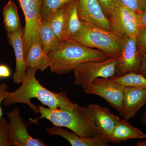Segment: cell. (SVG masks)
Returning <instances> with one entry per match:
<instances>
[{
  "instance_id": "cell-1",
  "label": "cell",
  "mask_w": 146,
  "mask_h": 146,
  "mask_svg": "<svg viewBox=\"0 0 146 146\" xmlns=\"http://www.w3.org/2000/svg\"><path fill=\"white\" fill-rule=\"evenodd\" d=\"M36 71L34 68H27L21 86L16 91L9 92L3 101L4 106L25 104L36 115L39 113V107L31 102V99H36L50 108L71 109L74 107L75 104L70 101L65 92H53L42 86L36 78Z\"/></svg>"
},
{
  "instance_id": "cell-2",
  "label": "cell",
  "mask_w": 146,
  "mask_h": 146,
  "mask_svg": "<svg viewBox=\"0 0 146 146\" xmlns=\"http://www.w3.org/2000/svg\"><path fill=\"white\" fill-rule=\"evenodd\" d=\"M40 117L30 119V124L37 123L41 119L49 120L53 125L65 127L85 138H91L100 134L94 122L89 108L75 104L71 109H52L39 105Z\"/></svg>"
},
{
  "instance_id": "cell-3",
  "label": "cell",
  "mask_w": 146,
  "mask_h": 146,
  "mask_svg": "<svg viewBox=\"0 0 146 146\" xmlns=\"http://www.w3.org/2000/svg\"><path fill=\"white\" fill-rule=\"evenodd\" d=\"M48 55L51 72L58 75L69 74L84 62L102 61L110 58L102 51L85 46L71 39L63 42L58 49Z\"/></svg>"
},
{
  "instance_id": "cell-4",
  "label": "cell",
  "mask_w": 146,
  "mask_h": 146,
  "mask_svg": "<svg viewBox=\"0 0 146 146\" xmlns=\"http://www.w3.org/2000/svg\"><path fill=\"white\" fill-rule=\"evenodd\" d=\"M81 21V29L71 39L85 46L102 51L110 57H119L122 48L123 36Z\"/></svg>"
},
{
  "instance_id": "cell-5",
  "label": "cell",
  "mask_w": 146,
  "mask_h": 146,
  "mask_svg": "<svg viewBox=\"0 0 146 146\" xmlns=\"http://www.w3.org/2000/svg\"><path fill=\"white\" fill-rule=\"evenodd\" d=\"M118 57H110L102 61H90L80 64L73 71L74 84L83 88L98 78H111L116 74Z\"/></svg>"
},
{
  "instance_id": "cell-6",
  "label": "cell",
  "mask_w": 146,
  "mask_h": 146,
  "mask_svg": "<svg viewBox=\"0 0 146 146\" xmlns=\"http://www.w3.org/2000/svg\"><path fill=\"white\" fill-rule=\"evenodd\" d=\"M112 31L120 36H137L139 26L136 12L115 0L108 16Z\"/></svg>"
},
{
  "instance_id": "cell-7",
  "label": "cell",
  "mask_w": 146,
  "mask_h": 146,
  "mask_svg": "<svg viewBox=\"0 0 146 146\" xmlns=\"http://www.w3.org/2000/svg\"><path fill=\"white\" fill-rule=\"evenodd\" d=\"M25 19L23 41L24 54L26 56L31 46L35 42H41L40 29L42 0H18Z\"/></svg>"
},
{
  "instance_id": "cell-8",
  "label": "cell",
  "mask_w": 146,
  "mask_h": 146,
  "mask_svg": "<svg viewBox=\"0 0 146 146\" xmlns=\"http://www.w3.org/2000/svg\"><path fill=\"white\" fill-rule=\"evenodd\" d=\"M123 37L122 48L118 57L116 74L113 77L129 72L138 73L145 53L138 43L137 36Z\"/></svg>"
},
{
  "instance_id": "cell-9",
  "label": "cell",
  "mask_w": 146,
  "mask_h": 146,
  "mask_svg": "<svg viewBox=\"0 0 146 146\" xmlns=\"http://www.w3.org/2000/svg\"><path fill=\"white\" fill-rule=\"evenodd\" d=\"M124 87L110 78H98L83 89L86 94L96 95L104 99L120 116H122Z\"/></svg>"
},
{
  "instance_id": "cell-10",
  "label": "cell",
  "mask_w": 146,
  "mask_h": 146,
  "mask_svg": "<svg viewBox=\"0 0 146 146\" xmlns=\"http://www.w3.org/2000/svg\"><path fill=\"white\" fill-rule=\"evenodd\" d=\"M9 125V146H45L46 144L29 134L27 126L21 117L20 109L15 108L7 113Z\"/></svg>"
},
{
  "instance_id": "cell-11",
  "label": "cell",
  "mask_w": 146,
  "mask_h": 146,
  "mask_svg": "<svg viewBox=\"0 0 146 146\" xmlns=\"http://www.w3.org/2000/svg\"><path fill=\"white\" fill-rule=\"evenodd\" d=\"M78 13L81 21L108 31H112L109 19L97 0H79Z\"/></svg>"
},
{
  "instance_id": "cell-12",
  "label": "cell",
  "mask_w": 146,
  "mask_h": 146,
  "mask_svg": "<svg viewBox=\"0 0 146 146\" xmlns=\"http://www.w3.org/2000/svg\"><path fill=\"white\" fill-rule=\"evenodd\" d=\"M88 107L100 133L108 142L120 118L112 114L108 108L99 105L92 104Z\"/></svg>"
},
{
  "instance_id": "cell-13",
  "label": "cell",
  "mask_w": 146,
  "mask_h": 146,
  "mask_svg": "<svg viewBox=\"0 0 146 146\" xmlns=\"http://www.w3.org/2000/svg\"><path fill=\"white\" fill-rule=\"evenodd\" d=\"M146 104V89L125 86L123 103L124 119L128 120L136 116Z\"/></svg>"
},
{
  "instance_id": "cell-14",
  "label": "cell",
  "mask_w": 146,
  "mask_h": 146,
  "mask_svg": "<svg viewBox=\"0 0 146 146\" xmlns=\"http://www.w3.org/2000/svg\"><path fill=\"white\" fill-rule=\"evenodd\" d=\"M25 28L22 27L13 33H7L9 42L13 47L16 58V69L13 73V82L22 83L26 72L27 68L24 54L23 35Z\"/></svg>"
},
{
  "instance_id": "cell-15",
  "label": "cell",
  "mask_w": 146,
  "mask_h": 146,
  "mask_svg": "<svg viewBox=\"0 0 146 146\" xmlns=\"http://www.w3.org/2000/svg\"><path fill=\"white\" fill-rule=\"evenodd\" d=\"M46 130L50 135H58L65 138L72 146H109V142L101 134L92 138H83L67 129L54 125L46 128Z\"/></svg>"
},
{
  "instance_id": "cell-16",
  "label": "cell",
  "mask_w": 146,
  "mask_h": 146,
  "mask_svg": "<svg viewBox=\"0 0 146 146\" xmlns=\"http://www.w3.org/2000/svg\"><path fill=\"white\" fill-rule=\"evenodd\" d=\"M124 119L120 120L114 129L108 142L115 144L131 139L146 138V134Z\"/></svg>"
},
{
  "instance_id": "cell-17",
  "label": "cell",
  "mask_w": 146,
  "mask_h": 146,
  "mask_svg": "<svg viewBox=\"0 0 146 146\" xmlns=\"http://www.w3.org/2000/svg\"><path fill=\"white\" fill-rule=\"evenodd\" d=\"M25 61L27 68H34L42 72L49 68L51 65L49 58L44 52L39 42L32 44L25 58Z\"/></svg>"
},
{
  "instance_id": "cell-18",
  "label": "cell",
  "mask_w": 146,
  "mask_h": 146,
  "mask_svg": "<svg viewBox=\"0 0 146 146\" xmlns=\"http://www.w3.org/2000/svg\"><path fill=\"white\" fill-rule=\"evenodd\" d=\"M79 0H74L66 5L64 42L71 39L80 29L82 22L78 13Z\"/></svg>"
},
{
  "instance_id": "cell-19",
  "label": "cell",
  "mask_w": 146,
  "mask_h": 146,
  "mask_svg": "<svg viewBox=\"0 0 146 146\" xmlns=\"http://www.w3.org/2000/svg\"><path fill=\"white\" fill-rule=\"evenodd\" d=\"M40 38L43 51L48 54L60 48V42L46 21H42L40 29Z\"/></svg>"
},
{
  "instance_id": "cell-20",
  "label": "cell",
  "mask_w": 146,
  "mask_h": 146,
  "mask_svg": "<svg viewBox=\"0 0 146 146\" xmlns=\"http://www.w3.org/2000/svg\"><path fill=\"white\" fill-rule=\"evenodd\" d=\"M5 28L7 33L11 34L22 27L16 4L11 0L9 1L3 9Z\"/></svg>"
},
{
  "instance_id": "cell-21",
  "label": "cell",
  "mask_w": 146,
  "mask_h": 146,
  "mask_svg": "<svg viewBox=\"0 0 146 146\" xmlns=\"http://www.w3.org/2000/svg\"><path fill=\"white\" fill-rule=\"evenodd\" d=\"M66 5L52 13L46 21L58 39L62 42H64Z\"/></svg>"
},
{
  "instance_id": "cell-22",
  "label": "cell",
  "mask_w": 146,
  "mask_h": 146,
  "mask_svg": "<svg viewBox=\"0 0 146 146\" xmlns=\"http://www.w3.org/2000/svg\"><path fill=\"white\" fill-rule=\"evenodd\" d=\"M110 78L124 86L146 89V78L138 73H128L121 76Z\"/></svg>"
},
{
  "instance_id": "cell-23",
  "label": "cell",
  "mask_w": 146,
  "mask_h": 146,
  "mask_svg": "<svg viewBox=\"0 0 146 146\" xmlns=\"http://www.w3.org/2000/svg\"><path fill=\"white\" fill-rule=\"evenodd\" d=\"M74 0H42L41 7L42 21H46L56 11Z\"/></svg>"
},
{
  "instance_id": "cell-24",
  "label": "cell",
  "mask_w": 146,
  "mask_h": 146,
  "mask_svg": "<svg viewBox=\"0 0 146 146\" xmlns=\"http://www.w3.org/2000/svg\"><path fill=\"white\" fill-rule=\"evenodd\" d=\"M9 125L4 117L0 118V146H9Z\"/></svg>"
},
{
  "instance_id": "cell-25",
  "label": "cell",
  "mask_w": 146,
  "mask_h": 146,
  "mask_svg": "<svg viewBox=\"0 0 146 146\" xmlns=\"http://www.w3.org/2000/svg\"><path fill=\"white\" fill-rule=\"evenodd\" d=\"M128 8L136 13L146 11V0H119Z\"/></svg>"
},
{
  "instance_id": "cell-26",
  "label": "cell",
  "mask_w": 146,
  "mask_h": 146,
  "mask_svg": "<svg viewBox=\"0 0 146 146\" xmlns=\"http://www.w3.org/2000/svg\"><path fill=\"white\" fill-rule=\"evenodd\" d=\"M137 38L140 46L145 52L146 53V27H139Z\"/></svg>"
},
{
  "instance_id": "cell-27",
  "label": "cell",
  "mask_w": 146,
  "mask_h": 146,
  "mask_svg": "<svg viewBox=\"0 0 146 146\" xmlns=\"http://www.w3.org/2000/svg\"><path fill=\"white\" fill-rule=\"evenodd\" d=\"M7 89L8 86L7 84L5 83L0 84V118L2 117L3 115L2 108L1 106V104L9 92Z\"/></svg>"
},
{
  "instance_id": "cell-28",
  "label": "cell",
  "mask_w": 146,
  "mask_h": 146,
  "mask_svg": "<svg viewBox=\"0 0 146 146\" xmlns=\"http://www.w3.org/2000/svg\"><path fill=\"white\" fill-rule=\"evenodd\" d=\"M97 1L99 3L104 14L108 18L110 10L115 0H97Z\"/></svg>"
},
{
  "instance_id": "cell-29",
  "label": "cell",
  "mask_w": 146,
  "mask_h": 146,
  "mask_svg": "<svg viewBox=\"0 0 146 146\" xmlns=\"http://www.w3.org/2000/svg\"><path fill=\"white\" fill-rule=\"evenodd\" d=\"M11 75V71L8 65L0 64V78H7Z\"/></svg>"
},
{
  "instance_id": "cell-30",
  "label": "cell",
  "mask_w": 146,
  "mask_h": 146,
  "mask_svg": "<svg viewBox=\"0 0 146 146\" xmlns=\"http://www.w3.org/2000/svg\"><path fill=\"white\" fill-rule=\"evenodd\" d=\"M139 27H146V11L136 13Z\"/></svg>"
},
{
  "instance_id": "cell-31",
  "label": "cell",
  "mask_w": 146,
  "mask_h": 146,
  "mask_svg": "<svg viewBox=\"0 0 146 146\" xmlns=\"http://www.w3.org/2000/svg\"><path fill=\"white\" fill-rule=\"evenodd\" d=\"M138 73L146 78V53H145L144 54L141 68Z\"/></svg>"
},
{
  "instance_id": "cell-32",
  "label": "cell",
  "mask_w": 146,
  "mask_h": 146,
  "mask_svg": "<svg viewBox=\"0 0 146 146\" xmlns=\"http://www.w3.org/2000/svg\"><path fill=\"white\" fill-rule=\"evenodd\" d=\"M136 145L137 146H146V139L143 141H141L137 142Z\"/></svg>"
},
{
  "instance_id": "cell-33",
  "label": "cell",
  "mask_w": 146,
  "mask_h": 146,
  "mask_svg": "<svg viewBox=\"0 0 146 146\" xmlns=\"http://www.w3.org/2000/svg\"><path fill=\"white\" fill-rule=\"evenodd\" d=\"M141 120H142V122L143 123L146 125V111L145 112L143 115Z\"/></svg>"
}]
</instances>
